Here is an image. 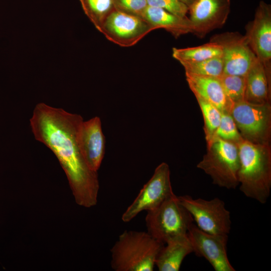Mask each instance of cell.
<instances>
[{
	"label": "cell",
	"mask_w": 271,
	"mask_h": 271,
	"mask_svg": "<svg viewBox=\"0 0 271 271\" xmlns=\"http://www.w3.org/2000/svg\"><path fill=\"white\" fill-rule=\"evenodd\" d=\"M188 236L193 252L205 258L216 271H235L227 253L228 235H215L204 232L194 223Z\"/></svg>",
	"instance_id": "30bf717a"
},
{
	"label": "cell",
	"mask_w": 271,
	"mask_h": 271,
	"mask_svg": "<svg viewBox=\"0 0 271 271\" xmlns=\"http://www.w3.org/2000/svg\"><path fill=\"white\" fill-rule=\"evenodd\" d=\"M185 5L189 9L195 2L196 0H178Z\"/></svg>",
	"instance_id": "4316f807"
},
{
	"label": "cell",
	"mask_w": 271,
	"mask_h": 271,
	"mask_svg": "<svg viewBox=\"0 0 271 271\" xmlns=\"http://www.w3.org/2000/svg\"><path fill=\"white\" fill-rule=\"evenodd\" d=\"M155 30L144 18L114 9L106 18L98 31L112 43L128 47L134 45Z\"/></svg>",
	"instance_id": "ba28073f"
},
{
	"label": "cell",
	"mask_w": 271,
	"mask_h": 271,
	"mask_svg": "<svg viewBox=\"0 0 271 271\" xmlns=\"http://www.w3.org/2000/svg\"><path fill=\"white\" fill-rule=\"evenodd\" d=\"M185 73L194 75L219 78L223 73L222 56L196 62L181 63Z\"/></svg>",
	"instance_id": "44dd1931"
},
{
	"label": "cell",
	"mask_w": 271,
	"mask_h": 271,
	"mask_svg": "<svg viewBox=\"0 0 271 271\" xmlns=\"http://www.w3.org/2000/svg\"><path fill=\"white\" fill-rule=\"evenodd\" d=\"M230 11V0H196L189 9L193 34L202 38L226 23Z\"/></svg>",
	"instance_id": "7c38bea8"
},
{
	"label": "cell",
	"mask_w": 271,
	"mask_h": 271,
	"mask_svg": "<svg viewBox=\"0 0 271 271\" xmlns=\"http://www.w3.org/2000/svg\"><path fill=\"white\" fill-rule=\"evenodd\" d=\"M164 244L147 232L125 230L110 249L111 267L115 271H152Z\"/></svg>",
	"instance_id": "3957f363"
},
{
	"label": "cell",
	"mask_w": 271,
	"mask_h": 271,
	"mask_svg": "<svg viewBox=\"0 0 271 271\" xmlns=\"http://www.w3.org/2000/svg\"><path fill=\"white\" fill-rule=\"evenodd\" d=\"M193 224L192 216L175 194L156 208L147 211L146 216L147 232L163 244L187 234Z\"/></svg>",
	"instance_id": "277c9868"
},
{
	"label": "cell",
	"mask_w": 271,
	"mask_h": 271,
	"mask_svg": "<svg viewBox=\"0 0 271 271\" xmlns=\"http://www.w3.org/2000/svg\"><path fill=\"white\" fill-rule=\"evenodd\" d=\"M210 41L217 43L221 48L223 74L245 76L257 59L245 36L238 32L217 34Z\"/></svg>",
	"instance_id": "9c48e42d"
},
{
	"label": "cell",
	"mask_w": 271,
	"mask_h": 271,
	"mask_svg": "<svg viewBox=\"0 0 271 271\" xmlns=\"http://www.w3.org/2000/svg\"><path fill=\"white\" fill-rule=\"evenodd\" d=\"M173 194L169 167L167 163H162L124 212L121 216L122 221L129 222L142 211L156 208Z\"/></svg>",
	"instance_id": "52a82bcc"
},
{
	"label": "cell",
	"mask_w": 271,
	"mask_h": 271,
	"mask_svg": "<svg viewBox=\"0 0 271 271\" xmlns=\"http://www.w3.org/2000/svg\"><path fill=\"white\" fill-rule=\"evenodd\" d=\"M172 56L180 63L196 62L222 56V50L217 43L211 41L194 47L173 48Z\"/></svg>",
	"instance_id": "d6986e66"
},
{
	"label": "cell",
	"mask_w": 271,
	"mask_h": 271,
	"mask_svg": "<svg viewBox=\"0 0 271 271\" xmlns=\"http://www.w3.org/2000/svg\"><path fill=\"white\" fill-rule=\"evenodd\" d=\"M143 18L155 30L164 29L176 38L192 33V26L188 17H181L159 8L148 6Z\"/></svg>",
	"instance_id": "e0dca14e"
},
{
	"label": "cell",
	"mask_w": 271,
	"mask_h": 271,
	"mask_svg": "<svg viewBox=\"0 0 271 271\" xmlns=\"http://www.w3.org/2000/svg\"><path fill=\"white\" fill-rule=\"evenodd\" d=\"M193 252L187 234L174 237L162 247L155 265L160 271H178L185 257Z\"/></svg>",
	"instance_id": "2e32d148"
},
{
	"label": "cell",
	"mask_w": 271,
	"mask_h": 271,
	"mask_svg": "<svg viewBox=\"0 0 271 271\" xmlns=\"http://www.w3.org/2000/svg\"><path fill=\"white\" fill-rule=\"evenodd\" d=\"M113 2L115 10L142 18L148 6L147 0H113Z\"/></svg>",
	"instance_id": "d4e9b609"
},
{
	"label": "cell",
	"mask_w": 271,
	"mask_h": 271,
	"mask_svg": "<svg viewBox=\"0 0 271 271\" xmlns=\"http://www.w3.org/2000/svg\"><path fill=\"white\" fill-rule=\"evenodd\" d=\"M78 142L82 156L89 168L97 172L105 153V137L100 119L95 116L83 121L78 131Z\"/></svg>",
	"instance_id": "4fadbf2b"
},
{
	"label": "cell",
	"mask_w": 271,
	"mask_h": 271,
	"mask_svg": "<svg viewBox=\"0 0 271 271\" xmlns=\"http://www.w3.org/2000/svg\"><path fill=\"white\" fill-rule=\"evenodd\" d=\"M148 6L163 9L178 16L186 18L189 9L178 0H147Z\"/></svg>",
	"instance_id": "484cf974"
},
{
	"label": "cell",
	"mask_w": 271,
	"mask_h": 271,
	"mask_svg": "<svg viewBox=\"0 0 271 271\" xmlns=\"http://www.w3.org/2000/svg\"><path fill=\"white\" fill-rule=\"evenodd\" d=\"M178 198L199 229L215 235H228L229 233L231 226L230 213L223 200L218 197L209 200L194 199L188 195Z\"/></svg>",
	"instance_id": "8992f818"
},
{
	"label": "cell",
	"mask_w": 271,
	"mask_h": 271,
	"mask_svg": "<svg viewBox=\"0 0 271 271\" xmlns=\"http://www.w3.org/2000/svg\"><path fill=\"white\" fill-rule=\"evenodd\" d=\"M246 77L245 100L255 103H263L268 95L269 74L257 59Z\"/></svg>",
	"instance_id": "ac0fdd59"
},
{
	"label": "cell",
	"mask_w": 271,
	"mask_h": 271,
	"mask_svg": "<svg viewBox=\"0 0 271 271\" xmlns=\"http://www.w3.org/2000/svg\"><path fill=\"white\" fill-rule=\"evenodd\" d=\"M239 189L247 197L264 204L271 188L270 160L267 152L250 141L238 142Z\"/></svg>",
	"instance_id": "7a4b0ae2"
},
{
	"label": "cell",
	"mask_w": 271,
	"mask_h": 271,
	"mask_svg": "<svg viewBox=\"0 0 271 271\" xmlns=\"http://www.w3.org/2000/svg\"><path fill=\"white\" fill-rule=\"evenodd\" d=\"M251 50L270 74L271 64V6L260 1L254 20L246 27L244 35Z\"/></svg>",
	"instance_id": "8fae6325"
},
{
	"label": "cell",
	"mask_w": 271,
	"mask_h": 271,
	"mask_svg": "<svg viewBox=\"0 0 271 271\" xmlns=\"http://www.w3.org/2000/svg\"><path fill=\"white\" fill-rule=\"evenodd\" d=\"M219 78L231 106L235 102L245 100V76L223 74Z\"/></svg>",
	"instance_id": "7402d4cb"
},
{
	"label": "cell",
	"mask_w": 271,
	"mask_h": 271,
	"mask_svg": "<svg viewBox=\"0 0 271 271\" xmlns=\"http://www.w3.org/2000/svg\"><path fill=\"white\" fill-rule=\"evenodd\" d=\"M83 121L79 114L41 102L34 107L30 125L35 140L58 160L76 203L89 208L97 203L99 183L97 172L89 168L80 149L78 135Z\"/></svg>",
	"instance_id": "6da1fadb"
},
{
	"label": "cell",
	"mask_w": 271,
	"mask_h": 271,
	"mask_svg": "<svg viewBox=\"0 0 271 271\" xmlns=\"http://www.w3.org/2000/svg\"><path fill=\"white\" fill-rule=\"evenodd\" d=\"M236 126L245 136L257 138L264 131L267 120V110L263 103L243 100L233 103L229 111Z\"/></svg>",
	"instance_id": "5bb4252c"
},
{
	"label": "cell",
	"mask_w": 271,
	"mask_h": 271,
	"mask_svg": "<svg viewBox=\"0 0 271 271\" xmlns=\"http://www.w3.org/2000/svg\"><path fill=\"white\" fill-rule=\"evenodd\" d=\"M215 137L230 142L239 141L241 140L235 122L229 112H221L219 125L211 139Z\"/></svg>",
	"instance_id": "cb8c5ba5"
},
{
	"label": "cell",
	"mask_w": 271,
	"mask_h": 271,
	"mask_svg": "<svg viewBox=\"0 0 271 271\" xmlns=\"http://www.w3.org/2000/svg\"><path fill=\"white\" fill-rule=\"evenodd\" d=\"M185 74L189 86L196 97L212 104L221 112H229L231 105L219 78Z\"/></svg>",
	"instance_id": "9a60e30c"
},
{
	"label": "cell",
	"mask_w": 271,
	"mask_h": 271,
	"mask_svg": "<svg viewBox=\"0 0 271 271\" xmlns=\"http://www.w3.org/2000/svg\"><path fill=\"white\" fill-rule=\"evenodd\" d=\"M208 141L209 152L197 167L211 176L214 184L235 189L239 184L237 147L231 142L217 137Z\"/></svg>",
	"instance_id": "5b68a950"
},
{
	"label": "cell",
	"mask_w": 271,
	"mask_h": 271,
	"mask_svg": "<svg viewBox=\"0 0 271 271\" xmlns=\"http://www.w3.org/2000/svg\"><path fill=\"white\" fill-rule=\"evenodd\" d=\"M196 99L203 115L206 137L209 140L219 125L221 112L208 101L198 97H196Z\"/></svg>",
	"instance_id": "603a6c76"
},
{
	"label": "cell",
	"mask_w": 271,
	"mask_h": 271,
	"mask_svg": "<svg viewBox=\"0 0 271 271\" xmlns=\"http://www.w3.org/2000/svg\"><path fill=\"white\" fill-rule=\"evenodd\" d=\"M83 10L97 30L114 10L113 0H79Z\"/></svg>",
	"instance_id": "ffe728a7"
}]
</instances>
